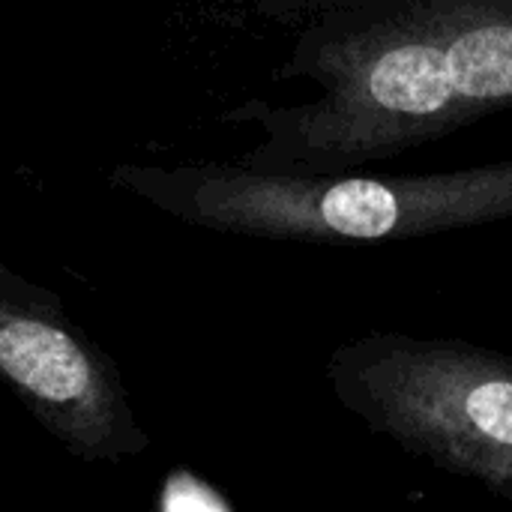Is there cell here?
Listing matches in <instances>:
<instances>
[{
  "mask_svg": "<svg viewBox=\"0 0 512 512\" xmlns=\"http://www.w3.org/2000/svg\"><path fill=\"white\" fill-rule=\"evenodd\" d=\"M321 96L282 111L258 159L336 174L512 108V0H369L309 39Z\"/></svg>",
  "mask_w": 512,
  "mask_h": 512,
  "instance_id": "obj_1",
  "label": "cell"
},
{
  "mask_svg": "<svg viewBox=\"0 0 512 512\" xmlns=\"http://www.w3.org/2000/svg\"><path fill=\"white\" fill-rule=\"evenodd\" d=\"M159 183L162 204L192 222L276 240H408L512 216V159L399 177L213 168L180 171Z\"/></svg>",
  "mask_w": 512,
  "mask_h": 512,
  "instance_id": "obj_2",
  "label": "cell"
},
{
  "mask_svg": "<svg viewBox=\"0 0 512 512\" xmlns=\"http://www.w3.org/2000/svg\"><path fill=\"white\" fill-rule=\"evenodd\" d=\"M333 399L408 456L512 501V357L462 339L369 333L327 357Z\"/></svg>",
  "mask_w": 512,
  "mask_h": 512,
  "instance_id": "obj_3",
  "label": "cell"
},
{
  "mask_svg": "<svg viewBox=\"0 0 512 512\" xmlns=\"http://www.w3.org/2000/svg\"><path fill=\"white\" fill-rule=\"evenodd\" d=\"M0 378L66 444L93 459L144 447L108 363L33 297L0 288Z\"/></svg>",
  "mask_w": 512,
  "mask_h": 512,
  "instance_id": "obj_4",
  "label": "cell"
}]
</instances>
